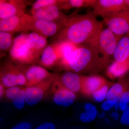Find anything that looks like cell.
Listing matches in <instances>:
<instances>
[{
  "label": "cell",
  "instance_id": "obj_1",
  "mask_svg": "<svg viewBox=\"0 0 129 129\" xmlns=\"http://www.w3.org/2000/svg\"><path fill=\"white\" fill-rule=\"evenodd\" d=\"M92 12L68 16L56 40L68 42L79 46L94 40L103 28V23Z\"/></svg>",
  "mask_w": 129,
  "mask_h": 129
},
{
  "label": "cell",
  "instance_id": "obj_2",
  "mask_svg": "<svg viewBox=\"0 0 129 129\" xmlns=\"http://www.w3.org/2000/svg\"><path fill=\"white\" fill-rule=\"evenodd\" d=\"M122 37L107 28H103L95 39L89 43L94 50L98 66L106 65L113 58L118 42Z\"/></svg>",
  "mask_w": 129,
  "mask_h": 129
},
{
  "label": "cell",
  "instance_id": "obj_3",
  "mask_svg": "<svg viewBox=\"0 0 129 129\" xmlns=\"http://www.w3.org/2000/svg\"><path fill=\"white\" fill-rule=\"evenodd\" d=\"M92 63L98 66L92 47L90 44H87L78 47L74 51L63 68L77 73Z\"/></svg>",
  "mask_w": 129,
  "mask_h": 129
},
{
  "label": "cell",
  "instance_id": "obj_4",
  "mask_svg": "<svg viewBox=\"0 0 129 129\" xmlns=\"http://www.w3.org/2000/svg\"><path fill=\"white\" fill-rule=\"evenodd\" d=\"M27 34L25 33H23L15 37L12 47L9 51L10 58L16 64H36L39 60L26 42Z\"/></svg>",
  "mask_w": 129,
  "mask_h": 129
},
{
  "label": "cell",
  "instance_id": "obj_5",
  "mask_svg": "<svg viewBox=\"0 0 129 129\" xmlns=\"http://www.w3.org/2000/svg\"><path fill=\"white\" fill-rule=\"evenodd\" d=\"M0 81L6 88L14 86H27L25 76L10 58L6 59L1 65Z\"/></svg>",
  "mask_w": 129,
  "mask_h": 129
},
{
  "label": "cell",
  "instance_id": "obj_6",
  "mask_svg": "<svg viewBox=\"0 0 129 129\" xmlns=\"http://www.w3.org/2000/svg\"><path fill=\"white\" fill-rule=\"evenodd\" d=\"M33 16L29 13L0 20V31L16 33L30 31Z\"/></svg>",
  "mask_w": 129,
  "mask_h": 129
},
{
  "label": "cell",
  "instance_id": "obj_7",
  "mask_svg": "<svg viewBox=\"0 0 129 129\" xmlns=\"http://www.w3.org/2000/svg\"><path fill=\"white\" fill-rule=\"evenodd\" d=\"M103 23L115 35L122 37L129 33V7L123 9L108 18Z\"/></svg>",
  "mask_w": 129,
  "mask_h": 129
},
{
  "label": "cell",
  "instance_id": "obj_8",
  "mask_svg": "<svg viewBox=\"0 0 129 129\" xmlns=\"http://www.w3.org/2000/svg\"><path fill=\"white\" fill-rule=\"evenodd\" d=\"M17 65L25 76L26 87L37 85L55 74L50 73L44 67L36 64Z\"/></svg>",
  "mask_w": 129,
  "mask_h": 129
},
{
  "label": "cell",
  "instance_id": "obj_9",
  "mask_svg": "<svg viewBox=\"0 0 129 129\" xmlns=\"http://www.w3.org/2000/svg\"><path fill=\"white\" fill-rule=\"evenodd\" d=\"M127 7L124 0H95L91 7L93 14L101 16L103 19Z\"/></svg>",
  "mask_w": 129,
  "mask_h": 129
},
{
  "label": "cell",
  "instance_id": "obj_10",
  "mask_svg": "<svg viewBox=\"0 0 129 129\" xmlns=\"http://www.w3.org/2000/svg\"><path fill=\"white\" fill-rule=\"evenodd\" d=\"M56 75L37 85L25 87V103L33 106L41 101L50 89Z\"/></svg>",
  "mask_w": 129,
  "mask_h": 129
},
{
  "label": "cell",
  "instance_id": "obj_11",
  "mask_svg": "<svg viewBox=\"0 0 129 129\" xmlns=\"http://www.w3.org/2000/svg\"><path fill=\"white\" fill-rule=\"evenodd\" d=\"M56 76L50 89L52 99L57 105L69 107L75 101V93L64 87L56 78Z\"/></svg>",
  "mask_w": 129,
  "mask_h": 129
},
{
  "label": "cell",
  "instance_id": "obj_12",
  "mask_svg": "<svg viewBox=\"0 0 129 129\" xmlns=\"http://www.w3.org/2000/svg\"><path fill=\"white\" fill-rule=\"evenodd\" d=\"M34 18L57 23H65L68 18L57 5H52L35 11H30Z\"/></svg>",
  "mask_w": 129,
  "mask_h": 129
},
{
  "label": "cell",
  "instance_id": "obj_13",
  "mask_svg": "<svg viewBox=\"0 0 129 129\" xmlns=\"http://www.w3.org/2000/svg\"><path fill=\"white\" fill-rule=\"evenodd\" d=\"M27 5L22 0H0V20L25 14Z\"/></svg>",
  "mask_w": 129,
  "mask_h": 129
},
{
  "label": "cell",
  "instance_id": "obj_14",
  "mask_svg": "<svg viewBox=\"0 0 129 129\" xmlns=\"http://www.w3.org/2000/svg\"><path fill=\"white\" fill-rule=\"evenodd\" d=\"M65 23H57L37 19L34 17L32 20L30 30L37 32L45 37L57 36Z\"/></svg>",
  "mask_w": 129,
  "mask_h": 129
},
{
  "label": "cell",
  "instance_id": "obj_15",
  "mask_svg": "<svg viewBox=\"0 0 129 129\" xmlns=\"http://www.w3.org/2000/svg\"><path fill=\"white\" fill-rule=\"evenodd\" d=\"M58 46L59 42L57 40L48 45L42 53L37 64L48 68L58 66L60 60Z\"/></svg>",
  "mask_w": 129,
  "mask_h": 129
},
{
  "label": "cell",
  "instance_id": "obj_16",
  "mask_svg": "<svg viewBox=\"0 0 129 129\" xmlns=\"http://www.w3.org/2000/svg\"><path fill=\"white\" fill-rule=\"evenodd\" d=\"M56 78L70 90L75 93L81 91V76L73 72H68L61 75L57 74Z\"/></svg>",
  "mask_w": 129,
  "mask_h": 129
},
{
  "label": "cell",
  "instance_id": "obj_17",
  "mask_svg": "<svg viewBox=\"0 0 129 129\" xmlns=\"http://www.w3.org/2000/svg\"><path fill=\"white\" fill-rule=\"evenodd\" d=\"M81 91L85 94H92L106 84L105 79L98 75L81 76Z\"/></svg>",
  "mask_w": 129,
  "mask_h": 129
},
{
  "label": "cell",
  "instance_id": "obj_18",
  "mask_svg": "<svg viewBox=\"0 0 129 129\" xmlns=\"http://www.w3.org/2000/svg\"><path fill=\"white\" fill-rule=\"evenodd\" d=\"M114 61L119 62L129 61V33L118 42L113 55Z\"/></svg>",
  "mask_w": 129,
  "mask_h": 129
},
{
  "label": "cell",
  "instance_id": "obj_19",
  "mask_svg": "<svg viewBox=\"0 0 129 129\" xmlns=\"http://www.w3.org/2000/svg\"><path fill=\"white\" fill-rule=\"evenodd\" d=\"M129 70V61L119 62L114 61L108 68L107 73L111 78L121 77Z\"/></svg>",
  "mask_w": 129,
  "mask_h": 129
},
{
  "label": "cell",
  "instance_id": "obj_20",
  "mask_svg": "<svg viewBox=\"0 0 129 129\" xmlns=\"http://www.w3.org/2000/svg\"><path fill=\"white\" fill-rule=\"evenodd\" d=\"M95 0H60L58 6L62 10L91 7Z\"/></svg>",
  "mask_w": 129,
  "mask_h": 129
},
{
  "label": "cell",
  "instance_id": "obj_21",
  "mask_svg": "<svg viewBox=\"0 0 129 129\" xmlns=\"http://www.w3.org/2000/svg\"><path fill=\"white\" fill-rule=\"evenodd\" d=\"M14 34L12 32L0 31L1 52H9L13 44Z\"/></svg>",
  "mask_w": 129,
  "mask_h": 129
},
{
  "label": "cell",
  "instance_id": "obj_22",
  "mask_svg": "<svg viewBox=\"0 0 129 129\" xmlns=\"http://www.w3.org/2000/svg\"><path fill=\"white\" fill-rule=\"evenodd\" d=\"M85 111L80 116V120L84 123H88L94 120L97 114L96 108L93 104L87 103L84 107Z\"/></svg>",
  "mask_w": 129,
  "mask_h": 129
},
{
  "label": "cell",
  "instance_id": "obj_23",
  "mask_svg": "<svg viewBox=\"0 0 129 129\" xmlns=\"http://www.w3.org/2000/svg\"><path fill=\"white\" fill-rule=\"evenodd\" d=\"M124 86L120 83H117L114 85L108 91L106 99L108 100L115 102H119L120 96L125 91Z\"/></svg>",
  "mask_w": 129,
  "mask_h": 129
},
{
  "label": "cell",
  "instance_id": "obj_24",
  "mask_svg": "<svg viewBox=\"0 0 129 129\" xmlns=\"http://www.w3.org/2000/svg\"><path fill=\"white\" fill-rule=\"evenodd\" d=\"M14 107L18 109H22L25 103V87L21 88V90L12 99Z\"/></svg>",
  "mask_w": 129,
  "mask_h": 129
},
{
  "label": "cell",
  "instance_id": "obj_25",
  "mask_svg": "<svg viewBox=\"0 0 129 129\" xmlns=\"http://www.w3.org/2000/svg\"><path fill=\"white\" fill-rule=\"evenodd\" d=\"M60 1V0H37L32 4L30 11H35L52 5L58 6Z\"/></svg>",
  "mask_w": 129,
  "mask_h": 129
},
{
  "label": "cell",
  "instance_id": "obj_26",
  "mask_svg": "<svg viewBox=\"0 0 129 129\" xmlns=\"http://www.w3.org/2000/svg\"><path fill=\"white\" fill-rule=\"evenodd\" d=\"M108 90V86L106 84L92 94L94 99L98 102H102L104 101L107 96Z\"/></svg>",
  "mask_w": 129,
  "mask_h": 129
},
{
  "label": "cell",
  "instance_id": "obj_27",
  "mask_svg": "<svg viewBox=\"0 0 129 129\" xmlns=\"http://www.w3.org/2000/svg\"><path fill=\"white\" fill-rule=\"evenodd\" d=\"M21 88L19 86H14L6 88L5 91V96L7 99L12 101L21 90Z\"/></svg>",
  "mask_w": 129,
  "mask_h": 129
},
{
  "label": "cell",
  "instance_id": "obj_28",
  "mask_svg": "<svg viewBox=\"0 0 129 129\" xmlns=\"http://www.w3.org/2000/svg\"><path fill=\"white\" fill-rule=\"evenodd\" d=\"M120 122L122 124L124 125H129V105L126 109L123 111L121 117Z\"/></svg>",
  "mask_w": 129,
  "mask_h": 129
},
{
  "label": "cell",
  "instance_id": "obj_29",
  "mask_svg": "<svg viewBox=\"0 0 129 129\" xmlns=\"http://www.w3.org/2000/svg\"><path fill=\"white\" fill-rule=\"evenodd\" d=\"M116 102H118L107 100L102 104V108L105 111H109L112 107H113L114 104Z\"/></svg>",
  "mask_w": 129,
  "mask_h": 129
},
{
  "label": "cell",
  "instance_id": "obj_30",
  "mask_svg": "<svg viewBox=\"0 0 129 129\" xmlns=\"http://www.w3.org/2000/svg\"><path fill=\"white\" fill-rule=\"evenodd\" d=\"M31 125L29 123L23 122L19 123L11 129H31Z\"/></svg>",
  "mask_w": 129,
  "mask_h": 129
},
{
  "label": "cell",
  "instance_id": "obj_31",
  "mask_svg": "<svg viewBox=\"0 0 129 129\" xmlns=\"http://www.w3.org/2000/svg\"><path fill=\"white\" fill-rule=\"evenodd\" d=\"M55 125L51 122H46L40 125L35 129H55Z\"/></svg>",
  "mask_w": 129,
  "mask_h": 129
},
{
  "label": "cell",
  "instance_id": "obj_32",
  "mask_svg": "<svg viewBox=\"0 0 129 129\" xmlns=\"http://www.w3.org/2000/svg\"><path fill=\"white\" fill-rule=\"evenodd\" d=\"M122 100L126 102L127 103H129V91H125L122 94L119 100Z\"/></svg>",
  "mask_w": 129,
  "mask_h": 129
},
{
  "label": "cell",
  "instance_id": "obj_33",
  "mask_svg": "<svg viewBox=\"0 0 129 129\" xmlns=\"http://www.w3.org/2000/svg\"><path fill=\"white\" fill-rule=\"evenodd\" d=\"M118 104L119 108L122 111H124L128 107V103L122 100L119 101Z\"/></svg>",
  "mask_w": 129,
  "mask_h": 129
},
{
  "label": "cell",
  "instance_id": "obj_34",
  "mask_svg": "<svg viewBox=\"0 0 129 129\" xmlns=\"http://www.w3.org/2000/svg\"><path fill=\"white\" fill-rule=\"evenodd\" d=\"M6 88H5L1 83H0V98L1 99L5 96V91Z\"/></svg>",
  "mask_w": 129,
  "mask_h": 129
},
{
  "label": "cell",
  "instance_id": "obj_35",
  "mask_svg": "<svg viewBox=\"0 0 129 129\" xmlns=\"http://www.w3.org/2000/svg\"><path fill=\"white\" fill-rule=\"evenodd\" d=\"M111 116L115 120H117L118 119L119 115L117 113L115 112H113L111 114Z\"/></svg>",
  "mask_w": 129,
  "mask_h": 129
},
{
  "label": "cell",
  "instance_id": "obj_36",
  "mask_svg": "<svg viewBox=\"0 0 129 129\" xmlns=\"http://www.w3.org/2000/svg\"><path fill=\"white\" fill-rule=\"evenodd\" d=\"M105 115V113L104 112H102L98 114V116L99 117L102 118Z\"/></svg>",
  "mask_w": 129,
  "mask_h": 129
},
{
  "label": "cell",
  "instance_id": "obj_37",
  "mask_svg": "<svg viewBox=\"0 0 129 129\" xmlns=\"http://www.w3.org/2000/svg\"><path fill=\"white\" fill-rule=\"evenodd\" d=\"M124 1L126 6L128 7H129V0H124Z\"/></svg>",
  "mask_w": 129,
  "mask_h": 129
}]
</instances>
